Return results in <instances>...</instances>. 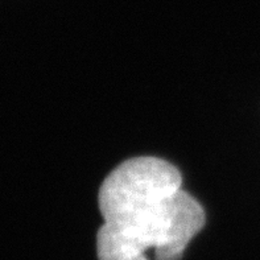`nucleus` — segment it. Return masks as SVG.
<instances>
[{"label":"nucleus","instance_id":"1","mask_svg":"<svg viewBox=\"0 0 260 260\" xmlns=\"http://www.w3.org/2000/svg\"><path fill=\"white\" fill-rule=\"evenodd\" d=\"M181 173L162 158L135 157L116 167L99 190L103 217L99 260H181L205 224V211L182 190Z\"/></svg>","mask_w":260,"mask_h":260}]
</instances>
